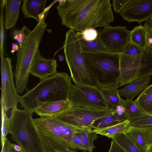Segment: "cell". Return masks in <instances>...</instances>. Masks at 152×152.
I'll return each instance as SVG.
<instances>
[{
  "mask_svg": "<svg viewBox=\"0 0 152 152\" xmlns=\"http://www.w3.org/2000/svg\"><path fill=\"white\" fill-rule=\"evenodd\" d=\"M64 53L72 79L76 85L97 86L87 65L77 34L69 29L66 33Z\"/></svg>",
  "mask_w": 152,
  "mask_h": 152,
  "instance_id": "cell-6",
  "label": "cell"
},
{
  "mask_svg": "<svg viewBox=\"0 0 152 152\" xmlns=\"http://www.w3.org/2000/svg\"><path fill=\"white\" fill-rule=\"evenodd\" d=\"M9 152H24L22 150L18 151L16 150L12 146L11 143L10 145Z\"/></svg>",
  "mask_w": 152,
  "mask_h": 152,
  "instance_id": "cell-44",
  "label": "cell"
},
{
  "mask_svg": "<svg viewBox=\"0 0 152 152\" xmlns=\"http://www.w3.org/2000/svg\"><path fill=\"white\" fill-rule=\"evenodd\" d=\"M75 149L69 148L67 149L58 152H77Z\"/></svg>",
  "mask_w": 152,
  "mask_h": 152,
  "instance_id": "cell-45",
  "label": "cell"
},
{
  "mask_svg": "<svg viewBox=\"0 0 152 152\" xmlns=\"http://www.w3.org/2000/svg\"><path fill=\"white\" fill-rule=\"evenodd\" d=\"M148 152H152V148L150 149Z\"/></svg>",
  "mask_w": 152,
  "mask_h": 152,
  "instance_id": "cell-46",
  "label": "cell"
},
{
  "mask_svg": "<svg viewBox=\"0 0 152 152\" xmlns=\"http://www.w3.org/2000/svg\"><path fill=\"white\" fill-rule=\"evenodd\" d=\"M120 14L129 23L140 24L152 16V0H130Z\"/></svg>",
  "mask_w": 152,
  "mask_h": 152,
  "instance_id": "cell-13",
  "label": "cell"
},
{
  "mask_svg": "<svg viewBox=\"0 0 152 152\" xmlns=\"http://www.w3.org/2000/svg\"><path fill=\"white\" fill-rule=\"evenodd\" d=\"M30 31L26 26H24L21 30L15 29L13 31L12 33L13 38L17 41L19 45H20Z\"/></svg>",
  "mask_w": 152,
  "mask_h": 152,
  "instance_id": "cell-32",
  "label": "cell"
},
{
  "mask_svg": "<svg viewBox=\"0 0 152 152\" xmlns=\"http://www.w3.org/2000/svg\"><path fill=\"white\" fill-rule=\"evenodd\" d=\"M118 88L112 85L101 88V91L109 109L115 110L117 107L121 105L122 98L119 96Z\"/></svg>",
  "mask_w": 152,
  "mask_h": 152,
  "instance_id": "cell-20",
  "label": "cell"
},
{
  "mask_svg": "<svg viewBox=\"0 0 152 152\" xmlns=\"http://www.w3.org/2000/svg\"><path fill=\"white\" fill-rule=\"evenodd\" d=\"M82 38L86 41L94 40L97 37L98 32L95 28H89L79 32Z\"/></svg>",
  "mask_w": 152,
  "mask_h": 152,
  "instance_id": "cell-34",
  "label": "cell"
},
{
  "mask_svg": "<svg viewBox=\"0 0 152 152\" xmlns=\"http://www.w3.org/2000/svg\"><path fill=\"white\" fill-rule=\"evenodd\" d=\"M152 75V49L148 46L142 54L137 79Z\"/></svg>",
  "mask_w": 152,
  "mask_h": 152,
  "instance_id": "cell-22",
  "label": "cell"
},
{
  "mask_svg": "<svg viewBox=\"0 0 152 152\" xmlns=\"http://www.w3.org/2000/svg\"><path fill=\"white\" fill-rule=\"evenodd\" d=\"M83 53L96 54L99 53H107L108 51L97 38L90 41H86L82 37L80 32H77Z\"/></svg>",
  "mask_w": 152,
  "mask_h": 152,
  "instance_id": "cell-24",
  "label": "cell"
},
{
  "mask_svg": "<svg viewBox=\"0 0 152 152\" xmlns=\"http://www.w3.org/2000/svg\"><path fill=\"white\" fill-rule=\"evenodd\" d=\"M0 54L1 56H4V44L5 35L3 12L5 5V0H0Z\"/></svg>",
  "mask_w": 152,
  "mask_h": 152,
  "instance_id": "cell-30",
  "label": "cell"
},
{
  "mask_svg": "<svg viewBox=\"0 0 152 152\" xmlns=\"http://www.w3.org/2000/svg\"><path fill=\"white\" fill-rule=\"evenodd\" d=\"M69 99L71 106L97 110L109 109L101 88L97 86L72 85Z\"/></svg>",
  "mask_w": 152,
  "mask_h": 152,
  "instance_id": "cell-8",
  "label": "cell"
},
{
  "mask_svg": "<svg viewBox=\"0 0 152 152\" xmlns=\"http://www.w3.org/2000/svg\"><path fill=\"white\" fill-rule=\"evenodd\" d=\"M12 48L10 53L13 54L14 52L18 51L19 46L16 43H13L12 44Z\"/></svg>",
  "mask_w": 152,
  "mask_h": 152,
  "instance_id": "cell-42",
  "label": "cell"
},
{
  "mask_svg": "<svg viewBox=\"0 0 152 152\" xmlns=\"http://www.w3.org/2000/svg\"><path fill=\"white\" fill-rule=\"evenodd\" d=\"M72 143L75 149H77L82 151L83 152H86L87 151L78 132L74 134Z\"/></svg>",
  "mask_w": 152,
  "mask_h": 152,
  "instance_id": "cell-37",
  "label": "cell"
},
{
  "mask_svg": "<svg viewBox=\"0 0 152 152\" xmlns=\"http://www.w3.org/2000/svg\"><path fill=\"white\" fill-rule=\"evenodd\" d=\"M1 143L2 147L4 145L7 134V126L9 118L7 114H1Z\"/></svg>",
  "mask_w": 152,
  "mask_h": 152,
  "instance_id": "cell-36",
  "label": "cell"
},
{
  "mask_svg": "<svg viewBox=\"0 0 152 152\" xmlns=\"http://www.w3.org/2000/svg\"><path fill=\"white\" fill-rule=\"evenodd\" d=\"M149 45L152 49V44H149Z\"/></svg>",
  "mask_w": 152,
  "mask_h": 152,
  "instance_id": "cell-47",
  "label": "cell"
},
{
  "mask_svg": "<svg viewBox=\"0 0 152 152\" xmlns=\"http://www.w3.org/2000/svg\"><path fill=\"white\" fill-rule=\"evenodd\" d=\"M129 121L128 120L116 125L102 129H92V131L97 134L106 136L111 138L115 134L120 132H125L129 126Z\"/></svg>",
  "mask_w": 152,
  "mask_h": 152,
  "instance_id": "cell-27",
  "label": "cell"
},
{
  "mask_svg": "<svg viewBox=\"0 0 152 152\" xmlns=\"http://www.w3.org/2000/svg\"><path fill=\"white\" fill-rule=\"evenodd\" d=\"M148 37L149 44H152V31H148Z\"/></svg>",
  "mask_w": 152,
  "mask_h": 152,
  "instance_id": "cell-43",
  "label": "cell"
},
{
  "mask_svg": "<svg viewBox=\"0 0 152 152\" xmlns=\"http://www.w3.org/2000/svg\"><path fill=\"white\" fill-rule=\"evenodd\" d=\"M33 114L16 107L12 109L7 134L20 145L24 152H45L32 118Z\"/></svg>",
  "mask_w": 152,
  "mask_h": 152,
  "instance_id": "cell-5",
  "label": "cell"
},
{
  "mask_svg": "<svg viewBox=\"0 0 152 152\" xmlns=\"http://www.w3.org/2000/svg\"><path fill=\"white\" fill-rule=\"evenodd\" d=\"M10 143V140L6 138L4 141V145L2 147L1 152H9Z\"/></svg>",
  "mask_w": 152,
  "mask_h": 152,
  "instance_id": "cell-40",
  "label": "cell"
},
{
  "mask_svg": "<svg viewBox=\"0 0 152 152\" xmlns=\"http://www.w3.org/2000/svg\"><path fill=\"white\" fill-rule=\"evenodd\" d=\"M134 101L146 114L152 115V84L143 90Z\"/></svg>",
  "mask_w": 152,
  "mask_h": 152,
  "instance_id": "cell-21",
  "label": "cell"
},
{
  "mask_svg": "<svg viewBox=\"0 0 152 152\" xmlns=\"http://www.w3.org/2000/svg\"><path fill=\"white\" fill-rule=\"evenodd\" d=\"M84 54L87 66L98 87L115 85L120 73L119 54Z\"/></svg>",
  "mask_w": 152,
  "mask_h": 152,
  "instance_id": "cell-7",
  "label": "cell"
},
{
  "mask_svg": "<svg viewBox=\"0 0 152 152\" xmlns=\"http://www.w3.org/2000/svg\"><path fill=\"white\" fill-rule=\"evenodd\" d=\"M111 138L126 152H141L125 132L116 134Z\"/></svg>",
  "mask_w": 152,
  "mask_h": 152,
  "instance_id": "cell-26",
  "label": "cell"
},
{
  "mask_svg": "<svg viewBox=\"0 0 152 152\" xmlns=\"http://www.w3.org/2000/svg\"><path fill=\"white\" fill-rule=\"evenodd\" d=\"M72 79L71 76L63 72L40 80L34 87L20 96L21 107L33 114L42 103L68 99L72 85Z\"/></svg>",
  "mask_w": 152,
  "mask_h": 152,
  "instance_id": "cell-2",
  "label": "cell"
},
{
  "mask_svg": "<svg viewBox=\"0 0 152 152\" xmlns=\"http://www.w3.org/2000/svg\"><path fill=\"white\" fill-rule=\"evenodd\" d=\"M150 80V77L134 80L124 88L118 89L119 94L121 97L133 100L149 86Z\"/></svg>",
  "mask_w": 152,
  "mask_h": 152,
  "instance_id": "cell-18",
  "label": "cell"
},
{
  "mask_svg": "<svg viewBox=\"0 0 152 152\" xmlns=\"http://www.w3.org/2000/svg\"><path fill=\"white\" fill-rule=\"evenodd\" d=\"M78 133L81 138L87 151L93 152L95 148L94 143L98 137L97 134L92 131V129L84 126Z\"/></svg>",
  "mask_w": 152,
  "mask_h": 152,
  "instance_id": "cell-28",
  "label": "cell"
},
{
  "mask_svg": "<svg viewBox=\"0 0 152 152\" xmlns=\"http://www.w3.org/2000/svg\"><path fill=\"white\" fill-rule=\"evenodd\" d=\"M121 105L125 108L127 120L129 121L148 115L133 100L127 99L124 100L122 98Z\"/></svg>",
  "mask_w": 152,
  "mask_h": 152,
  "instance_id": "cell-25",
  "label": "cell"
},
{
  "mask_svg": "<svg viewBox=\"0 0 152 152\" xmlns=\"http://www.w3.org/2000/svg\"><path fill=\"white\" fill-rule=\"evenodd\" d=\"M141 55L119 54L120 73L115 85L118 88L137 79Z\"/></svg>",
  "mask_w": 152,
  "mask_h": 152,
  "instance_id": "cell-12",
  "label": "cell"
},
{
  "mask_svg": "<svg viewBox=\"0 0 152 152\" xmlns=\"http://www.w3.org/2000/svg\"><path fill=\"white\" fill-rule=\"evenodd\" d=\"M71 106V102L69 99L42 103L37 106L34 112L41 117H51L68 110Z\"/></svg>",
  "mask_w": 152,
  "mask_h": 152,
  "instance_id": "cell-16",
  "label": "cell"
},
{
  "mask_svg": "<svg viewBox=\"0 0 152 152\" xmlns=\"http://www.w3.org/2000/svg\"><path fill=\"white\" fill-rule=\"evenodd\" d=\"M143 26L147 31H152V16L145 21Z\"/></svg>",
  "mask_w": 152,
  "mask_h": 152,
  "instance_id": "cell-41",
  "label": "cell"
},
{
  "mask_svg": "<svg viewBox=\"0 0 152 152\" xmlns=\"http://www.w3.org/2000/svg\"><path fill=\"white\" fill-rule=\"evenodd\" d=\"M46 0H24L21 9L25 18H31L39 23L45 20Z\"/></svg>",
  "mask_w": 152,
  "mask_h": 152,
  "instance_id": "cell-17",
  "label": "cell"
},
{
  "mask_svg": "<svg viewBox=\"0 0 152 152\" xmlns=\"http://www.w3.org/2000/svg\"><path fill=\"white\" fill-rule=\"evenodd\" d=\"M129 126L135 127L152 126V115H147L129 121Z\"/></svg>",
  "mask_w": 152,
  "mask_h": 152,
  "instance_id": "cell-31",
  "label": "cell"
},
{
  "mask_svg": "<svg viewBox=\"0 0 152 152\" xmlns=\"http://www.w3.org/2000/svg\"><path fill=\"white\" fill-rule=\"evenodd\" d=\"M56 59H46L38 51L31 67L30 74L42 80L57 72Z\"/></svg>",
  "mask_w": 152,
  "mask_h": 152,
  "instance_id": "cell-15",
  "label": "cell"
},
{
  "mask_svg": "<svg viewBox=\"0 0 152 152\" xmlns=\"http://www.w3.org/2000/svg\"><path fill=\"white\" fill-rule=\"evenodd\" d=\"M5 27L9 29L14 27L19 16L21 0H5Z\"/></svg>",
  "mask_w": 152,
  "mask_h": 152,
  "instance_id": "cell-19",
  "label": "cell"
},
{
  "mask_svg": "<svg viewBox=\"0 0 152 152\" xmlns=\"http://www.w3.org/2000/svg\"><path fill=\"white\" fill-rule=\"evenodd\" d=\"M47 24L45 20L37 25L19 45L17 53V64L14 74L16 88L18 93H22L26 88L32 66L37 54Z\"/></svg>",
  "mask_w": 152,
  "mask_h": 152,
  "instance_id": "cell-4",
  "label": "cell"
},
{
  "mask_svg": "<svg viewBox=\"0 0 152 152\" xmlns=\"http://www.w3.org/2000/svg\"><path fill=\"white\" fill-rule=\"evenodd\" d=\"M125 132L141 152H148L152 148V126H129Z\"/></svg>",
  "mask_w": 152,
  "mask_h": 152,
  "instance_id": "cell-14",
  "label": "cell"
},
{
  "mask_svg": "<svg viewBox=\"0 0 152 152\" xmlns=\"http://www.w3.org/2000/svg\"><path fill=\"white\" fill-rule=\"evenodd\" d=\"M130 0H113V5L116 12L120 13Z\"/></svg>",
  "mask_w": 152,
  "mask_h": 152,
  "instance_id": "cell-38",
  "label": "cell"
},
{
  "mask_svg": "<svg viewBox=\"0 0 152 152\" xmlns=\"http://www.w3.org/2000/svg\"><path fill=\"white\" fill-rule=\"evenodd\" d=\"M113 113L97 119L89 127L91 129H102L121 123L115 119Z\"/></svg>",
  "mask_w": 152,
  "mask_h": 152,
  "instance_id": "cell-29",
  "label": "cell"
},
{
  "mask_svg": "<svg viewBox=\"0 0 152 152\" xmlns=\"http://www.w3.org/2000/svg\"><path fill=\"white\" fill-rule=\"evenodd\" d=\"M108 152H126L116 142L112 140Z\"/></svg>",
  "mask_w": 152,
  "mask_h": 152,
  "instance_id": "cell-39",
  "label": "cell"
},
{
  "mask_svg": "<svg viewBox=\"0 0 152 152\" xmlns=\"http://www.w3.org/2000/svg\"><path fill=\"white\" fill-rule=\"evenodd\" d=\"M33 120L45 152L75 149L72 143L73 135L84 127L69 124L54 116Z\"/></svg>",
  "mask_w": 152,
  "mask_h": 152,
  "instance_id": "cell-3",
  "label": "cell"
},
{
  "mask_svg": "<svg viewBox=\"0 0 152 152\" xmlns=\"http://www.w3.org/2000/svg\"><path fill=\"white\" fill-rule=\"evenodd\" d=\"M111 6L109 0H64L56 8L63 25L81 32L110 26L114 19Z\"/></svg>",
  "mask_w": 152,
  "mask_h": 152,
  "instance_id": "cell-1",
  "label": "cell"
},
{
  "mask_svg": "<svg viewBox=\"0 0 152 152\" xmlns=\"http://www.w3.org/2000/svg\"><path fill=\"white\" fill-rule=\"evenodd\" d=\"M113 114L115 119L121 123L127 120L125 109L122 105L117 106Z\"/></svg>",
  "mask_w": 152,
  "mask_h": 152,
  "instance_id": "cell-35",
  "label": "cell"
},
{
  "mask_svg": "<svg viewBox=\"0 0 152 152\" xmlns=\"http://www.w3.org/2000/svg\"><path fill=\"white\" fill-rule=\"evenodd\" d=\"M115 110L110 109L97 110L71 106L68 110L53 116L72 125L89 127L97 119Z\"/></svg>",
  "mask_w": 152,
  "mask_h": 152,
  "instance_id": "cell-11",
  "label": "cell"
},
{
  "mask_svg": "<svg viewBox=\"0 0 152 152\" xmlns=\"http://www.w3.org/2000/svg\"><path fill=\"white\" fill-rule=\"evenodd\" d=\"M148 33L147 30L143 26L140 25L135 27L131 31L130 42L145 49L149 45Z\"/></svg>",
  "mask_w": 152,
  "mask_h": 152,
  "instance_id": "cell-23",
  "label": "cell"
},
{
  "mask_svg": "<svg viewBox=\"0 0 152 152\" xmlns=\"http://www.w3.org/2000/svg\"><path fill=\"white\" fill-rule=\"evenodd\" d=\"M145 50L130 42L122 53L131 55H139L143 53Z\"/></svg>",
  "mask_w": 152,
  "mask_h": 152,
  "instance_id": "cell-33",
  "label": "cell"
},
{
  "mask_svg": "<svg viewBox=\"0 0 152 152\" xmlns=\"http://www.w3.org/2000/svg\"><path fill=\"white\" fill-rule=\"evenodd\" d=\"M1 114H6L9 109L17 107L20 96L14 86L11 59L4 56H1Z\"/></svg>",
  "mask_w": 152,
  "mask_h": 152,
  "instance_id": "cell-9",
  "label": "cell"
},
{
  "mask_svg": "<svg viewBox=\"0 0 152 152\" xmlns=\"http://www.w3.org/2000/svg\"><path fill=\"white\" fill-rule=\"evenodd\" d=\"M130 32L125 26H110L100 30L97 38L108 53H122L130 42Z\"/></svg>",
  "mask_w": 152,
  "mask_h": 152,
  "instance_id": "cell-10",
  "label": "cell"
}]
</instances>
